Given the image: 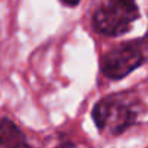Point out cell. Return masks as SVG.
I'll list each match as a JSON object with an SVG mask.
<instances>
[{"instance_id":"5","label":"cell","mask_w":148,"mask_h":148,"mask_svg":"<svg viewBox=\"0 0 148 148\" xmlns=\"http://www.w3.org/2000/svg\"><path fill=\"white\" fill-rule=\"evenodd\" d=\"M79 2H80V0H61V3H62V5H65V6H68V8H74V6H77V5H79Z\"/></svg>"},{"instance_id":"1","label":"cell","mask_w":148,"mask_h":148,"mask_svg":"<svg viewBox=\"0 0 148 148\" xmlns=\"http://www.w3.org/2000/svg\"><path fill=\"white\" fill-rule=\"evenodd\" d=\"M136 18L135 0H103L93 15V26L99 34L118 36L129 31Z\"/></svg>"},{"instance_id":"3","label":"cell","mask_w":148,"mask_h":148,"mask_svg":"<svg viewBox=\"0 0 148 148\" xmlns=\"http://www.w3.org/2000/svg\"><path fill=\"white\" fill-rule=\"evenodd\" d=\"M144 62V55L139 49V47L132 44H123L119 45L109 52H106L102 58L100 67L102 73L108 79L119 80L135 68H138Z\"/></svg>"},{"instance_id":"2","label":"cell","mask_w":148,"mask_h":148,"mask_svg":"<svg viewBox=\"0 0 148 148\" xmlns=\"http://www.w3.org/2000/svg\"><path fill=\"white\" fill-rule=\"evenodd\" d=\"M97 128L109 135H119L136 121V110L123 96H109L93 109Z\"/></svg>"},{"instance_id":"4","label":"cell","mask_w":148,"mask_h":148,"mask_svg":"<svg viewBox=\"0 0 148 148\" xmlns=\"http://www.w3.org/2000/svg\"><path fill=\"white\" fill-rule=\"evenodd\" d=\"M0 148H29L21 129L9 119L0 122Z\"/></svg>"}]
</instances>
